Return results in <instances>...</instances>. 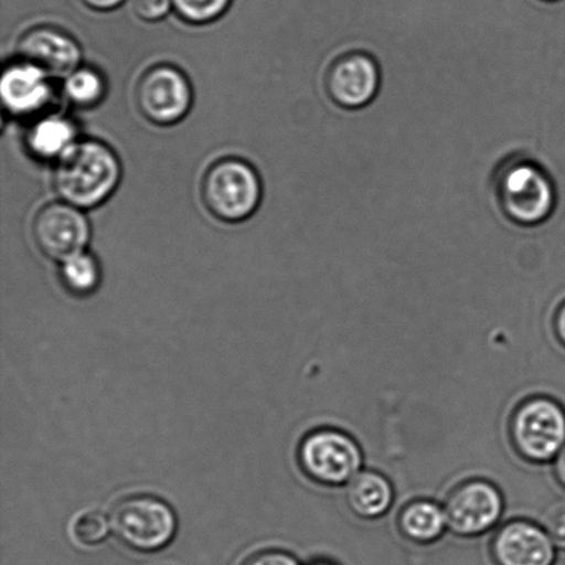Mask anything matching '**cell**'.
<instances>
[{"label":"cell","instance_id":"9a60e30c","mask_svg":"<svg viewBox=\"0 0 565 565\" xmlns=\"http://www.w3.org/2000/svg\"><path fill=\"white\" fill-rule=\"evenodd\" d=\"M401 527L408 540L418 544H430L439 540L448 527L445 509L435 502H414L404 509Z\"/></svg>","mask_w":565,"mask_h":565},{"label":"cell","instance_id":"6da1fadb","mask_svg":"<svg viewBox=\"0 0 565 565\" xmlns=\"http://www.w3.org/2000/svg\"><path fill=\"white\" fill-rule=\"evenodd\" d=\"M120 179V164L107 146L96 141L75 142L58 158L55 188L66 203L88 209L103 203Z\"/></svg>","mask_w":565,"mask_h":565},{"label":"cell","instance_id":"ac0fdd59","mask_svg":"<svg viewBox=\"0 0 565 565\" xmlns=\"http://www.w3.org/2000/svg\"><path fill=\"white\" fill-rule=\"evenodd\" d=\"M105 92L102 76L92 70L74 72L66 81V93L70 98L82 107H90L103 98Z\"/></svg>","mask_w":565,"mask_h":565},{"label":"cell","instance_id":"d4e9b609","mask_svg":"<svg viewBox=\"0 0 565 565\" xmlns=\"http://www.w3.org/2000/svg\"><path fill=\"white\" fill-rule=\"evenodd\" d=\"M555 472L558 481H561L562 486L565 489V447L558 456L555 458Z\"/></svg>","mask_w":565,"mask_h":565},{"label":"cell","instance_id":"52a82bcc","mask_svg":"<svg viewBox=\"0 0 565 565\" xmlns=\"http://www.w3.org/2000/svg\"><path fill=\"white\" fill-rule=\"evenodd\" d=\"M191 103L190 82L181 71L173 66H154L138 83V108L153 124H175L184 118L190 110Z\"/></svg>","mask_w":565,"mask_h":565},{"label":"cell","instance_id":"5bb4252c","mask_svg":"<svg viewBox=\"0 0 565 565\" xmlns=\"http://www.w3.org/2000/svg\"><path fill=\"white\" fill-rule=\"evenodd\" d=\"M347 502L359 518L373 520L390 511L393 489L384 476L364 470L347 484Z\"/></svg>","mask_w":565,"mask_h":565},{"label":"cell","instance_id":"9c48e42d","mask_svg":"<svg viewBox=\"0 0 565 565\" xmlns=\"http://www.w3.org/2000/svg\"><path fill=\"white\" fill-rule=\"evenodd\" d=\"M448 529L462 536H476L491 530L501 519L503 500L497 487L473 480L458 487L446 502Z\"/></svg>","mask_w":565,"mask_h":565},{"label":"cell","instance_id":"e0dca14e","mask_svg":"<svg viewBox=\"0 0 565 565\" xmlns=\"http://www.w3.org/2000/svg\"><path fill=\"white\" fill-rule=\"evenodd\" d=\"M61 279L70 291L77 296H86L96 290L99 282V269L92 256L82 253L66 259L61 267Z\"/></svg>","mask_w":565,"mask_h":565},{"label":"cell","instance_id":"ba28073f","mask_svg":"<svg viewBox=\"0 0 565 565\" xmlns=\"http://www.w3.org/2000/svg\"><path fill=\"white\" fill-rule=\"evenodd\" d=\"M33 236L44 256L64 263L85 250L90 230L77 207L70 203H53L38 213Z\"/></svg>","mask_w":565,"mask_h":565},{"label":"cell","instance_id":"d6986e66","mask_svg":"<svg viewBox=\"0 0 565 565\" xmlns=\"http://www.w3.org/2000/svg\"><path fill=\"white\" fill-rule=\"evenodd\" d=\"M113 530L110 519L104 513L97 511H88L82 513L74 520L71 525V534L77 544L83 546H96L108 539Z\"/></svg>","mask_w":565,"mask_h":565},{"label":"cell","instance_id":"3957f363","mask_svg":"<svg viewBox=\"0 0 565 565\" xmlns=\"http://www.w3.org/2000/svg\"><path fill=\"white\" fill-rule=\"evenodd\" d=\"M113 531L137 552L164 550L177 533V518L168 503L151 495L126 498L110 514Z\"/></svg>","mask_w":565,"mask_h":565},{"label":"cell","instance_id":"7a4b0ae2","mask_svg":"<svg viewBox=\"0 0 565 565\" xmlns=\"http://www.w3.org/2000/svg\"><path fill=\"white\" fill-rule=\"evenodd\" d=\"M495 193L498 206L507 217L523 226L550 220L561 196L550 171L530 159H516L502 166L495 180Z\"/></svg>","mask_w":565,"mask_h":565},{"label":"cell","instance_id":"30bf717a","mask_svg":"<svg viewBox=\"0 0 565 565\" xmlns=\"http://www.w3.org/2000/svg\"><path fill=\"white\" fill-rule=\"evenodd\" d=\"M381 87V71L365 53L341 55L330 66L327 88L334 103L347 109H360L373 103Z\"/></svg>","mask_w":565,"mask_h":565},{"label":"cell","instance_id":"8fae6325","mask_svg":"<svg viewBox=\"0 0 565 565\" xmlns=\"http://www.w3.org/2000/svg\"><path fill=\"white\" fill-rule=\"evenodd\" d=\"M491 551L497 565H553L556 562V545L550 534L523 520L503 525Z\"/></svg>","mask_w":565,"mask_h":565},{"label":"cell","instance_id":"5b68a950","mask_svg":"<svg viewBox=\"0 0 565 565\" xmlns=\"http://www.w3.org/2000/svg\"><path fill=\"white\" fill-rule=\"evenodd\" d=\"M512 440L531 462H550L565 447V412L552 398L524 402L512 419Z\"/></svg>","mask_w":565,"mask_h":565},{"label":"cell","instance_id":"277c9868","mask_svg":"<svg viewBox=\"0 0 565 565\" xmlns=\"http://www.w3.org/2000/svg\"><path fill=\"white\" fill-rule=\"evenodd\" d=\"M203 201L215 217L228 223L250 217L262 198V184L250 166L225 159L209 169L203 180Z\"/></svg>","mask_w":565,"mask_h":565},{"label":"cell","instance_id":"44dd1931","mask_svg":"<svg viewBox=\"0 0 565 565\" xmlns=\"http://www.w3.org/2000/svg\"><path fill=\"white\" fill-rule=\"evenodd\" d=\"M544 525L556 547L565 551V502L557 503L546 514Z\"/></svg>","mask_w":565,"mask_h":565},{"label":"cell","instance_id":"cb8c5ba5","mask_svg":"<svg viewBox=\"0 0 565 565\" xmlns=\"http://www.w3.org/2000/svg\"><path fill=\"white\" fill-rule=\"evenodd\" d=\"M82 2L94 10L107 11L118 8L124 0H82Z\"/></svg>","mask_w":565,"mask_h":565},{"label":"cell","instance_id":"4fadbf2b","mask_svg":"<svg viewBox=\"0 0 565 565\" xmlns=\"http://www.w3.org/2000/svg\"><path fill=\"white\" fill-rule=\"evenodd\" d=\"M0 92L6 107L17 115L36 113L50 98L46 72L22 63L4 71Z\"/></svg>","mask_w":565,"mask_h":565},{"label":"cell","instance_id":"83f0119b","mask_svg":"<svg viewBox=\"0 0 565 565\" xmlns=\"http://www.w3.org/2000/svg\"><path fill=\"white\" fill-rule=\"evenodd\" d=\"M545 2H558V0H545Z\"/></svg>","mask_w":565,"mask_h":565},{"label":"cell","instance_id":"4316f807","mask_svg":"<svg viewBox=\"0 0 565 565\" xmlns=\"http://www.w3.org/2000/svg\"><path fill=\"white\" fill-rule=\"evenodd\" d=\"M312 565H332V564H329V563H316V564H312Z\"/></svg>","mask_w":565,"mask_h":565},{"label":"cell","instance_id":"603a6c76","mask_svg":"<svg viewBox=\"0 0 565 565\" xmlns=\"http://www.w3.org/2000/svg\"><path fill=\"white\" fill-rule=\"evenodd\" d=\"M242 565H301L290 553L281 551L259 552L247 558Z\"/></svg>","mask_w":565,"mask_h":565},{"label":"cell","instance_id":"ffe728a7","mask_svg":"<svg viewBox=\"0 0 565 565\" xmlns=\"http://www.w3.org/2000/svg\"><path fill=\"white\" fill-rule=\"evenodd\" d=\"M231 0H173L177 13L192 24H206L228 9Z\"/></svg>","mask_w":565,"mask_h":565},{"label":"cell","instance_id":"2e32d148","mask_svg":"<svg viewBox=\"0 0 565 565\" xmlns=\"http://www.w3.org/2000/svg\"><path fill=\"white\" fill-rule=\"evenodd\" d=\"M75 127L61 118H49L33 127L28 142L32 152L42 158L61 157L75 143Z\"/></svg>","mask_w":565,"mask_h":565},{"label":"cell","instance_id":"484cf974","mask_svg":"<svg viewBox=\"0 0 565 565\" xmlns=\"http://www.w3.org/2000/svg\"><path fill=\"white\" fill-rule=\"evenodd\" d=\"M556 332L558 340H561L565 347V302L556 315Z\"/></svg>","mask_w":565,"mask_h":565},{"label":"cell","instance_id":"8992f818","mask_svg":"<svg viewBox=\"0 0 565 565\" xmlns=\"http://www.w3.org/2000/svg\"><path fill=\"white\" fill-rule=\"evenodd\" d=\"M299 461L310 479L326 486L348 484L360 473L363 454L351 436L323 429L305 437Z\"/></svg>","mask_w":565,"mask_h":565},{"label":"cell","instance_id":"7402d4cb","mask_svg":"<svg viewBox=\"0 0 565 565\" xmlns=\"http://www.w3.org/2000/svg\"><path fill=\"white\" fill-rule=\"evenodd\" d=\"M173 0H131L132 10L146 21L162 20L169 14Z\"/></svg>","mask_w":565,"mask_h":565},{"label":"cell","instance_id":"7c38bea8","mask_svg":"<svg viewBox=\"0 0 565 565\" xmlns=\"http://www.w3.org/2000/svg\"><path fill=\"white\" fill-rule=\"evenodd\" d=\"M19 53L24 63L52 75L71 74L81 61V49L74 39L53 26H38L24 33Z\"/></svg>","mask_w":565,"mask_h":565}]
</instances>
